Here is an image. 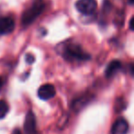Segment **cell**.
<instances>
[{"mask_svg":"<svg viewBox=\"0 0 134 134\" xmlns=\"http://www.w3.org/2000/svg\"><path fill=\"white\" fill-rule=\"evenodd\" d=\"M62 49L60 51L61 55L64 58L66 61L69 62H83L87 61L90 59V55L84 49L77 43L68 42L66 44H62Z\"/></svg>","mask_w":134,"mask_h":134,"instance_id":"1","label":"cell"},{"mask_svg":"<svg viewBox=\"0 0 134 134\" xmlns=\"http://www.w3.org/2000/svg\"><path fill=\"white\" fill-rule=\"evenodd\" d=\"M44 8H45V5L41 1H37L36 3H34L29 9H27L23 13L22 19H21L22 25L28 26V25L31 24L42 13Z\"/></svg>","mask_w":134,"mask_h":134,"instance_id":"2","label":"cell"},{"mask_svg":"<svg viewBox=\"0 0 134 134\" xmlns=\"http://www.w3.org/2000/svg\"><path fill=\"white\" fill-rule=\"evenodd\" d=\"M75 8L83 15L89 16L96 12L97 3L96 0H78L75 3Z\"/></svg>","mask_w":134,"mask_h":134,"instance_id":"3","label":"cell"},{"mask_svg":"<svg viewBox=\"0 0 134 134\" xmlns=\"http://www.w3.org/2000/svg\"><path fill=\"white\" fill-rule=\"evenodd\" d=\"M25 134H38L37 126H36V118L34 113L30 110L27 113L24 121Z\"/></svg>","mask_w":134,"mask_h":134,"instance_id":"4","label":"cell"},{"mask_svg":"<svg viewBox=\"0 0 134 134\" xmlns=\"http://www.w3.org/2000/svg\"><path fill=\"white\" fill-rule=\"evenodd\" d=\"M15 29V20L13 18L5 16L0 17V35L9 34Z\"/></svg>","mask_w":134,"mask_h":134,"instance_id":"5","label":"cell"},{"mask_svg":"<svg viewBox=\"0 0 134 134\" xmlns=\"http://www.w3.org/2000/svg\"><path fill=\"white\" fill-rule=\"evenodd\" d=\"M56 95V89L52 85L46 84L38 89V97L42 100H49Z\"/></svg>","mask_w":134,"mask_h":134,"instance_id":"6","label":"cell"},{"mask_svg":"<svg viewBox=\"0 0 134 134\" xmlns=\"http://www.w3.org/2000/svg\"><path fill=\"white\" fill-rule=\"evenodd\" d=\"M129 131V123L126 119H118L111 128V134H127Z\"/></svg>","mask_w":134,"mask_h":134,"instance_id":"7","label":"cell"},{"mask_svg":"<svg viewBox=\"0 0 134 134\" xmlns=\"http://www.w3.org/2000/svg\"><path fill=\"white\" fill-rule=\"evenodd\" d=\"M121 68V63L118 60H114L111 63H109V64L108 65L106 69V72H105V75L108 78L109 77H112L119 69Z\"/></svg>","mask_w":134,"mask_h":134,"instance_id":"8","label":"cell"},{"mask_svg":"<svg viewBox=\"0 0 134 134\" xmlns=\"http://www.w3.org/2000/svg\"><path fill=\"white\" fill-rule=\"evenodd\" d=\"M8 112V105L5 100H0V119H4Z\"/></svg>","mask_w":134,"mask_h":134,"instance_id":"9","label":"cell"},{"mask_svg":"<svg viewBox=\"0 0 134 134\" xmlns=\"http://www.w3.org/2000/svg\"><path fill=\"white\" fill-rule=\"evenodd\" d=\"M34 60H35V58H34L33 55H31V54H27L26 55V62L28 63H34Z\"/></svg>","mask_w":134,"mask_h":134,"instance_id":"10","label":"cell"},{"mask_svg":"<svg viewBox=\"0 0 134 134\" xmlns=\"http://www.w3.org/2000/svg\"><path fill=\"white\" fill-rule=\"evenodd\" d=\"M13 134H22V133H21V131L19 130V129H16V130H14Z\"/></svg>","mask_w":134,"mask_h":134,"instance_id":"11","label":"cell"},{"mask_svg":"<svg viewBox=\"0 0 134 134\" xmlns=\"http://www.w3.org/2000/svg\"><path fill=\"white\" fill-rule=\"evenodd\" d=\"M132 21H133V18H131V19H130V28L131 30H133V28H132V24H133V23H132Z\"/></svg>","mask_w":134,"mask_h":134,"instance_id":"12","label":"cell"}]
</instances>
